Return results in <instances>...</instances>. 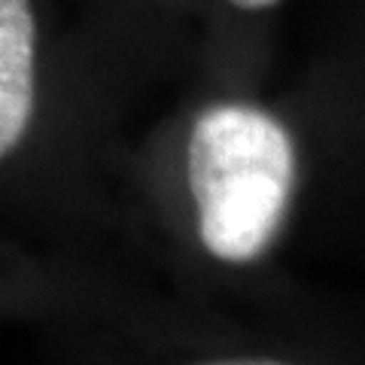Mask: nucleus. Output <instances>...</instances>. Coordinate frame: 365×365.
I'll list each match as a JSON object with an SVG mask.
<instances>
[{
  "instance_id": "f257e3e1",
  "label": "nucleus",
  "mask_w": 365,
  "mask_h": 365,
  "mask_svg": "<svg viewBox=\"0 0 365 365\" xmlns=\"http://www.w3.org/2000/svg\"><path fill=\"white\" fill-rule=\"evenodd\" d=\"M189 189L198 235L222 262H253L287 213L295 186V146L265 110L216 104L189 134Z\"/></svg>"
},
{
  "instance_id": "f03ea898",
  "label": "nucleus",
  "mask_w": 365,
  "mask_h": 365,
  "mask_svg": "<svg viewBox=\"0 0 365 365\" xmlns=\"http://www.w3.org/2000/svg\"><path fill=\"white\" fill-rule=\"evenodd\" d=\"M37 25L31 0H0V158L28 131L34 113Z\"/></svg>"
},
{
  "instance_id": "7ed1b4c3",
  "label": "nucleus",
  "mask_w": 365,
  "mask_h": 365,
  "mask_svg": "<svg viewBox=\"0 0 365 365\" xmlns=\"http://www.w3.org/2000/svg\"><path fill=\"white\" fill-rule=\"evenodd\" d=\"M204 365H287L277 359H216V362H204Z\"/></svg>"
},
{
  "instance_id": "20e7f679",
  "label": "nucleus",
  "mask_w": 365,
  "mask_h": 365,
  "mask_svg": "<svg viewBox=\"0 0 365 365\" xmlns=\"http://www.w3.org/2000/svg\"><path fill=\"white\" fill-rule=\"evenodd\" d=\"M235 6H241V9H268V6H274L277 0H232Z\"/></svg>"
}]
</instances>
